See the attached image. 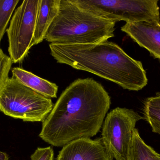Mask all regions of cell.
Listing matches in <instances>:
<instances>
[{
    "mask_svg": "<svg viewBox=\"0 0 160 160\" xmlns=\"http://www.w3.org/2000/svg\"><path fill=\"white\" fill-rule=\"evenodd\" d=\"M111 104L102 85L92 78L79 79L68 86L42 123L39 137L57 147L99 132Z\"/></svg>",
    "mask_w": 160,
    "mask_h": 160,
    "instance_id": "cell-1",
    "label": "cell"
},
{
    "mask_svg": "<svg viewBox=\"0 0 160 160\" xmlns=\"http://www.w3.org/2000/svg\"><path fill=\"white\" fill-rule=\"evenodd\" d=\"M51 55L60 64L88 71L111 81L123 89L138 91L148 84L142 62L108 40L93 44L49 45Z\"/></svg>",
    "mask_w": 160,
    "mask_h": 160,
    "instance_id": "cell-2",
    "label": "cell"
},
{
    "mask_svg": "<svg viewBox=\"0 0 160 160\" xmlns=\"http://www.w3.org/2000/svg\"><path fill=\"white\" fill-rule=\"evenodd\" d=\"M115 23L82 8L74 0H61L45 39L59 45L99 43L114 36Z\"/></svg>",
    "mask_w": 160,
    "mask_h": 160,
    "instance_id": "cell-3",
    "label": "cell"
},
{
    "mask_svg": "<svg viewBox=\"0 0 160 160\" xmlns=\"http://www.w3.org/2000/svg\"><path fill=\"white\" fill-rule=\"evenodd\" d=\"M51 99L13 77L0 88V111L6 115L27 122H43L53 109Z\"/></svg>",
    "mask_w": 160,
    "mask_h": 160,
    "instance_id": "cell-4",
    "label": "cell"
},
{
    "mask_svg": "<svg viewBox=\"0 0 160 160\" xmlns=\"http://www.w3.org/2000/svg\"><path fill=\"white\" fill-rule=\"evenodd\" d=\"M84 9L113 21L160 23L158 0H74Z\"/></svg>",
    "mask_w": 160,
    "mask_h": 160,
    "instance_id": "cell-5",
    "label": "cell"
},
{
    "mask_svg": "<svg viewBox=\"0 0 160 160\" xmlns=\"http://www.w3.org/2000/svg\"><path fill=\"white\" fill-rule=\"evenodd\" d=\"M142 119V116L138 113L126 108L117 107L106 115L101 138L113 159L128 160L133 131Z\"/></svg>",
    "mask_w": 160,
    "mask_h": 160,
    "instance_id": "cell-6",
    "label": "cell"
},
{
    "mask_svg": "<svg viewBox=\"0 0 160 160\" xmlns=\"http://www.w3.org/2000/svg\"><path fill=\"white\" fill-rule=\"evenodd\" d=\"M40 0H24L15 10L7 29L8 53L13 63L22 62L32 47Z\"/></svg>",
    "mask_w": 160,
    "mask_h": 160,
    "instance_id": "cell-7",
    "label": "cell"
},
{
    "mask_svg": "<svg viewBox=\"0 0 160 160\" xmlns=\"http://www.w3.org/2000/svg\"><path fill=\"white\" fill-rule=\"evenodd\" d=\"M56 160H113V158L102 138H83L63 147Z\"/></svg>",
    "mask_w": 160,
    "mask_h": 160,
    "instance_id": "cell-8",
    "label": "cell"
},
{
    "mask_svg": "<svg viewBox=\"0 0 160 160\" xmlns=\"http://www.w3.org/2000/svg\"><path fill=\"white\" fill-rule=\"evenodd\" d=\"M121 30L139 46L148 50L152 56L160 60V23H126Z\"/></svg>",
    "mask_w": 160,
    "mask_h": 160,
    "instance_id": "cell-9",
    "label": "cell"
},
{
    "mask_svg": "<svg viewBox=\"0 0 160 160\" xmlns=\"http://www.w3.org/2000/svg\"><path fill=\"white\" fill-rule=\"evenodd\" d=\"M61 0H40L37 16L33 46L41 43L58 15Z\"/></svg>",
    "mask_w": 160,
    "mask_h": 160,
    "instance_id": "cell-10",
    "label": "cell"
},
{
    "mask_svg": "<svg viewBox=\"0 0 160 160\" xmlns=\"http://www.w3.org/2000/svg\"><path fill=\"white\" fill-rule=\"evenodd\" d=\"M12 73V77L46 97H57L58 86L55 84L20 68H14Z\"/></svg>",
    "mask_w": 160,
    "mask_h": 160,
    "instance_id": "cell-11",
    "label": "cell"
},
{
    "mask_svg": "<svg viewBox=\"0 0 160 160\" xmlns=\"http://www.w3.org/2000/svg\"><path fill=\"white\" fill-rule=\"evenodd\" d=\"M128 160H160V154L148 145L135 128L130 144Z\"/></svg>",
    "mask_w": 160,
    "mask_h": 160,
    "instance_id": "cell-12",
    "label": "cell"
},
{
    "mask_svg": "<svg viewBox=\"0 0 160 160\" xmlns=\"http://www.w3.org/2000/svg\"><path fill=\"white\" fill-rule=\"evenodd\" d=\"M143 114V119L148 123L152 132L160 135V93L145 100Z\"/></svg>",
    "mask_w": 160,
    "mask_h": 160,
    "instance_id": "cell-13",
    "label": "cell"
},
{
    "mask_svg": "<svg viewBox=\"0 0 160 160\" xmlns=\"http://www.w3.org/2000/svg\"><path fill=\"white\" fill-rule=\"evenodd\" d=\"M19 0H0V44Z\"/></svg>",
    "mask_w": 160,
    "mask_h": 160,
    "instance_id": "cell-14",
    "label": "cell"
},
{
    "mask_svg": "<svg viewBox=\"0 0 160 160\" xmlns=\"http://www.w3.org/2000/svg\"><path fill=\"white\" fill-rule=\"evenodd\" d=\"M12 64L10 57L6 55L0 47V88L9 78L8 74Z\"/></svg>",
    "mask_w": 160,
    "mask_h": 160,
    "instance_id": "cell-15",
    "label": "cell"
},
{
    "mask_svg": "<svg viewBox=\"0 0 160 160\" xmlns=\"http://www.w3.org/2000/svg\"><path fill=\"white\" fill-rule=\"evenodd\" d=\"M31 160H54V151L51 147H38L31 156Z\"/></svg>",
    "mask_w": 160,
    "mask_h": 160,
    "instance_id": "cell-16",
    "label": "cell"
},
{
    "mask_svg": "<svg viewBox=\"0 0 160 160\" xmlns=\"http://www.w3.org/2000/svg\"><path fill=\"white\" fill-rule=\"evenodd\" d=\"M0 160H8V157L7 154L0 151Z\"/></svg>",
    "mask_w": 160,
    "mask_h": 160,
    "instance_id": "cell-17",
    "label": "cell"
}]
</instances>
